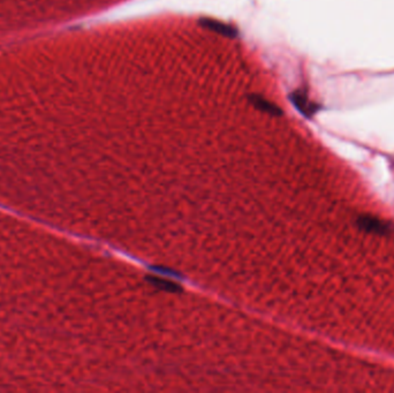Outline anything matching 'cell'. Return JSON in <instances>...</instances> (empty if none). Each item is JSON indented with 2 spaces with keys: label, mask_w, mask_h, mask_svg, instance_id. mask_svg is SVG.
Here are the masks:
<instances>
[{
  "label": "cell",
  "mask_w": 394,
  "mask_h": 393,
  "mask_svg": "<svg viewBox=\"0 0 394 393\" xmlns=\"http://www.w3.org/2000/svg\"><path fill=\"white\" fill-rule=\"evenodd\" d=\"M249 99H250V102L255 105V108L258 109H261V111L267 112V113H270L272 115L282 114V109L278 108L277 105L272 104V103H270L269 101H266V99L262 98L261 96L253 95V96H250Z\"/></svg>",
  "instance_id": "obj_3"
},
{
  "label": "cell",
  "mask_w": 394,
  "mask_h": 393,
  "mask_svg": "<svg viewBox=\"0 0 394 393\" xmlns=\"http://www.w3.org/2000/svg\"><path fill=\"white\" fill-rule=\"evenodd\" d=\"M360 226L366 231L374 232V233H385L390 230L387 223L372 217H362L360 219Z\"/></svg>",
  "instance_id": "obj_2"
},
{
  "label": "cell",
  "mask_w": 394,
  "mask_h": 393,
  "mask_svg": "<svg viewBox=\"0 0 394 393\" xmlns=\"http://www.w3.org/2000/svg\"><path fill=\"white\" fill-rule=\"evenodd\" d=\"M199 24H201L203 28L209 29V30L215 31V33H218L220 35H224V36H226V37L235 38L238 36L237 29L232 27V25L222 23V22H220V21L213 20V19L203 18L199 20Z\"/></svg>",
  "instance_id": "obj_1"
}]
</instances>
